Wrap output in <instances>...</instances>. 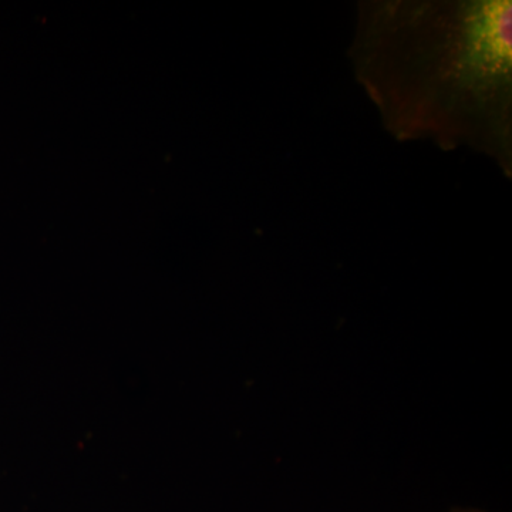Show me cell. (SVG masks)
Returning a JSON list of instances; mask_svg holds the SVG:
<instances>
[{
	"instance_id": "7a4b0ae2",
	"label": "cell",
	"mask_w": 512,
	"mask_h": 512,
	"mask_svg": "<svg viewBox=\"0 0 512 512\" xmlns=\"http://www.w3.org/2000/svg\"><path fill=\"white\" fill-rule=\"evenodd\" d=\"M451 512H484V511L474 510V508H468V510H466V508H454V510Z\"/></svg>"
},
{
	"instance_id": "6da1fadb",
	"label": "cell",
	"mask_w": 512,
	"mask_h": 512,
	"mask_svg": "<svg viewBox=\"0 0 512 512\" xmlns=\"http://www.w3.org/2000/svg\"><path fill=\"white\" fill-rule=\"evenodd\" d=\"M357 10L349 57L386 130L466 146L510 177V0H369Z\"/></svg>"
}]
</instances>
